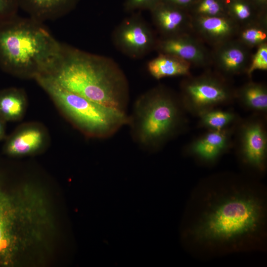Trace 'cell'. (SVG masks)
Listing matches in <instances>:
<instances>
[{
  "instance_id": "6da1fadb",
  "label": "cell",
  "mask_w": 267,
  "mask_h": 267,
  "mask_svg": "<svg viewBox=\"0 0 267 267\" xmlns=\"http://www.w3.org/2000/svg\"><path fill=\"white\" fill-rule=\"evenodd\" d=\"M48 76L69 91L127 111L130 98L128 81L118 64L109 57L65 44L61 61Z\"/></svg>"
},
{
  "instance_id": "7a4b0ae2",
  "label": "cell",
  "mask_w": 267,
  "mask_h": 267,
  "mask_svg": "<svg viewBox=\"0 0 267 267\" xmlns=\"http://www.w3.org/2000/svg\"><path fill=\"white\" fill-rule=\"evenodd\" d=\"M65 45L43 23L17 15L0 23V67L18 78L50 75L61 61Z\"/></svg>"
},
{
  "instance_id": "3957f363",
  "label": "cell",
  "mask_w": 267,
  "mask_h": 267,
  "mask_svg": "<svg viewBox=\"0 0 267 267\" xmlns=\"http://www.w3.org/2000/svg\"><path fill=\"white\" fill-rule=\"evenodd\" d=\"M178 99L162 86L141 94L135 101L128 125L133 140L154 151L173 137L183 122Z\"/></svg>"
},
{
  "instance_id": "277c9868",
  "label": "cell",
  "mask_w": 267,
  "mask_h": 267,
  "mask_svg": "<svg viewBox=\"0 0 267 267\" xmlns=\"http://www.w3.org/2000/svg\"><path fill=\"white\" fill-rule=\"evenodd\" d=\"M64 117L85 136L106 138L128 125L127 113L69 91L49 76L35 79Z\"/></svg>"
},
{
  "instance_id": "5b68a950",
  "label": "cell",
  "mask_w": 267,
  "mask_h": 267,
  "mask_svg": "<svg viewBox=\"0 0 267 267\" xmlns=\"http://www.w3.org/2000/svg\"><path fill=\"white\" fill-rule=\"evenodd\" d=\"M262 218V208L257 199L237 195L215 205L196 226L193 234L201 241L235 240L256 232Z\"/></svg>"
},
{
  "instance_id": "8992f818",
  "label": "cell",
  "mask_w": 267,
  "mask_h": 267,
  "mask_svg": "<svg viewBox=\"0 0 267 267\" xmlns=\"http://www.w3.org/2000/svg\"><path fill=\"white\" fill-rule=\"evenodd\" d=\"M25 225L22 204L0 166V267H14Z\"/></svg>"
},
{
  "instance_id": "52a82bcc",
  "label": "cell",
  "mask_w": 267,
  "mask_h": 267,
  "mask_svg": "<svg viewBox=\"0 0 267 267\" xmlns=\"http://www.w3.org/2000/svg\"><path fill=\"white\" fill-rule=\"evenodd\" d=\"M181 84V101L198 114L229 102L234 92L222 77L206 73L196 77H187Z\"/></svg>"
},
{
  "instance_id": "ba28073f",
  "label": "cell",
  "mask_w": 267,
  "mask_h": 267,
  "mask_svg": "<svg viewBox=\"0 0 267 267\" xmlns=\"http://www.w3.org/2000/svg\"><path fill=\"white\" fill-rule=\"evenodd\" d=\"M116 48L127 56L138 59L154 49L157 38L139 13L125 18L112 34Z\"/></svg>"
},
{
  "instance_id": "9c48e42d",
  "label": "cell",
  "mask_w": 267,
  "mask_h": 267,
  "mask_svg": "<svg viewBox=\"0 0 267 267\" xmlns=\"http://www.w3.org/2000/svg\"><path fill=\"white\" fill-rule=\"evenodd\" d=\"M49 141L44 126L38 122H28L20 125L6 136L2 152L13 158L34 155L44 151Z\"/></svg>"
},
{
  "instance_id": "30bf717a",
  "label": "cell",
  "mask_w": 267,
  "mask_h": 267,
  "mask_svg": "<svg viewBox=\"0 0 267 267\" xmlns=\"http://www.w3.org/2000/svg\"><path fill=\"white\" fill-rule=\"evenodd\" d=\"M154 49L182 59L191 65L206 66L212 61L211 53L197 37L188 33L157 39Z\"/></svg>"
},
{
  "instance_id": "8fae6325",
  "label": "cell",
  "mask_w": 267,
  "mask_h": 267,
  "mask_svg": "<svg viewBox=\"0 0 267 267\" xmlns=\"http://www.w3.org/2000/svg\"><path fill=\"white\" fill-rule=\"evenodd\" d=\"M239 26L228 15L191 16V30L202 41L213 47L233 39Z\"/></svg>"
},
{
  "instance_id": "7c38bea8",
  "label": "cell",
  "mask_w": 267,
  "mask_h": 267,
  "mask_svg": "<svg viewBox=\"0 0 267 267\" xmlns=\"http://www.w3.org/2000/svg\"><path fill=\"white\" fill-rule=\"evenodd\" d=\"M249 49L233 39L214 46L211 60L218 70L225 74L246 72L251 57Z\"/></svg>"
},
{
  "instance_id": "4fadbf2b",
  "label": "cell",
  "mask_w": 267,
  "mask_h": 267,
  "mask_svg": "<svg viewBox=\"0 0 267 267\" xmlns=\"http://www.w3.org/2000/svg\"><path fill=\"white\" fill-rule=\"evenodd\" d=\"M150 11L162 37L188 33L191 30V16L185 9L160 1Z\"/></svg>"
},
{
  "instance_id": "5bb4252c",
  "label": "cell",
  "mask_w": 267,
  "mask_h": 267,
  "mask_svg": "<svg viewBox=\"0 0 267 267\" xmlns=\"http://www.w3.org/2000/svg\"><path fill=\"white\" fill-rule=\"evenodd\" d=\"M80 0H20V8L39 22L54 20L68 14Z\"/></svg>"
},
{
  "instance_id": "9a60e30c",
  "label": "cell",
  "mask_w": 267,
  "mask_h": 267,
  "mask_svg": "<svg viewBox=\"0 0 267 267\" xmlns=\"http://www.w3.org/2000/svg\"><path fill=\"white\" fill-rule=\"evenodd\" d=\"M241 141L246 160L253 166L262 167L267 153V138L261 124L256 122L248 124L243 130Z\"/></svg>"
},
{
  "instance_id": "2e32d148",
  "label": "cell",
  "mask_w": 267,
  "mask_h": 267,
  "mask_svg": "<svg viewBox=\"0 0 267 267\" xmlns=\"http://www.w3.org/2000/svg\"><path fill=\"white\" fill-rule=\"evenodd\" d=\"M25 91L11 87L0 90V117L6 122L22 120L27 108Z\"/></svg>"
},
{
  "instance_id": "e0dca14e",
  "label": "cell",
  "mask_w": 267,
  "mask_h": 267,
  "mask_svg": "<svg viewBox=\"0 0 267 267\" xmlns=\"http://www.w3.org/2000/svg\"><path fill=\"white\" fill-rule=\"evenodd\" d=\"M191 65L189 62L175 56L158 53L147 65L149 73L155 79L165 77L190 75Z\"/></svg>"
},
{
  "instance_id": "ac0fdd59",
  "label": "cell",
  "mask_w": 267,
  "mask_h": 267,
  "mask_svg": "<svg viewBox=\"0 0 267 267\" xmlns=\"http://www.w3.org/2000/svg\"><path fill=\"white\" fill-rule=\"evenodd\" d=\"M228 136L225 130L211 131L194 141L191 146L192 152L202 159H215L227 147Z\"/></svg>"
},
{
  "instance_id": "d6986e66",
  "label": "cell",
  "mask_w": 267,
  "mask_h": 267,
  "mask_svg": "<svg viewBox=\"0 0 267 267\" xmlns=\"http://www.w3.org/2000/svg\"><path fill=\"white\" fill-rule=\"evenodd\" d=\"M236 37L249 49L267 43V13L254 21L240 26Z\"/></svg>"
},
{
  "instance_id": "ffe728a7",
  "label": "cell",
  "mask_w": 267,
  "mask_h": 267,
  "mask_svg": "<svg viewBox=\"0 0 267 267\" xmlns=\"http://www.w3.org/2000/svg\"><path fill=\"white\" fill-rule=\"evenodd\" d=\"M227 15L239 26L254 21L265 13L259 12L248 0H225Z\"/></svg>"
},
{
  "instance_id": "44dd1931",
  "label": "cell",
  "mask_w": 267,
  "mask_h": 267,
  "mask_svg": "<svg viewBox=\"0 0 267 267\" xmlns=\"http://www.w3.org/2000/svg\"><path fill=\"white\" fill-rule=\"evenodd\" d=\"M238 95L244 105L251 109L265 112L267 110V89L260 83L249 82L240 89Z\"/></svg>"
},
{
  "instance_id": "7402d4cb",
  "label": "cell",
  "mask_w": 267,
  "mask_h": 267,
  "mask_svg": "<svg viewBox=\"0 0 267 267\" xmlns=\"http://www.w3.org/2000/svg\"><path fill=\"white\" fill-rule=\"evenodd\" d=\"M202 126L211 131L225 130L235 119L233 113L219 110L210 109L199 114Z\"/></svg>"
},
{
  "instance_id": "603a6c76",
  "label": "cell",
  "mask_w": 267,
  "mask_h": 267,
  "mask_svg": "<svg viewBox=\"0 0 267 267\" xmlns=\"http://www.w3.org/2000/svg\"><path fill=\"white\" fill-rule=\"evenodd\" d=\"M187 11L191 16L227 15L223 0H196Z\"/></svg>"
},
{
  "instance_id": "cb8c5ba5",
  "label": "cell",
  "mask_w": 267,
  "mask_h": 267,
  "mask_svg": "<svg viewBox=\"0 0 267 267\" xmlns=\"http://www.w3.org/2000/svg\"><path fill=\"white\" fill-rule=\"evenodd\" d=\"M258 70H267V43L257 47L256 52L251 57L246 73L249 77Z\"/></svg>"
},
{
  "instance_id": "d4e9b609",
  "label": "cell",
  "mask_w": 267,
  "mask_h": 267,
  "mask_svg": "<svg viewBox=\"0 0 267 267\" xmlns=\"http://www.w3.org/2000/svg\"><path fill=\"white\" fill-rule=\"evenodd\" d=\"M19 3L20 0H0V23L17 15Z\"/></svg>"
},
{
  "instance_id": "484cf974",
  "label": "cell",
  "mask_w": 267,
  "mask_h": 267,
  "mask_svg": "<svg viewBox=\"0 0 267 267\" xmlns=\"http://www.w3.org/2000/svg\"><path fill=\"white\" fill-rule=\"evenodd\" d=\"M160 1V0H126L125 9L128 12L135 10L150 11Z\"/></svg>"
},
{
  "instance_id": "4316f807",
  "label": "cell",
  "mask_w": 267,
  "mask_h": 267,
  "mask_svg": "<svg viewBox=\"0 0 267 267\" xmlns=\"http://www.w3.org/2000/svg\"><path fill=\"white\" fill-rule=\"evenodd\" d=\"M196 0H160L161 1L186 10Z\"/></svg>"
},
{
  "instance_id": "83f0119b",
  "label": "cell",
  "mask_w": 267,
  "mask_h": 267,
  "mask_svg": "<svg viewBox=\"0 0 267 267\" xmlns=\"http://www.w3.org/2000/svg\"><path fill=\"white\" fill-rule=\"evenodd\" d=\"M260 12H267V0H248Z\"/></svg>"
},
{
  "instance_id": "f1b7e54d",
  "label": "cell",
  "mask_w": 267,
  "mask_h": 267,
  "mask_svg": "<svg viewBox=\"0 0 267 267\" xmlns=\"http://www.w3.org/2000/svg\"><path fill=\"white\" fill-rule=\"evenodd\" d=\"M6 122L0 117V141L6 137Z\"/></svg>"
},
{
  "instance_id": "f546056e",
  "label": "cell",
  "mask_w": 267,
  "mask_h": 267,
  "mask_svg": "<svg viewBox=\"0 0 267 267\" xmlns=\"http://www.w3.org/2000/svg\"><path fill=\"white\" fill-rule=\"evenodd\" d=\"M224 0V1L225 0Z\"/></svg>"
}]
</instances>
